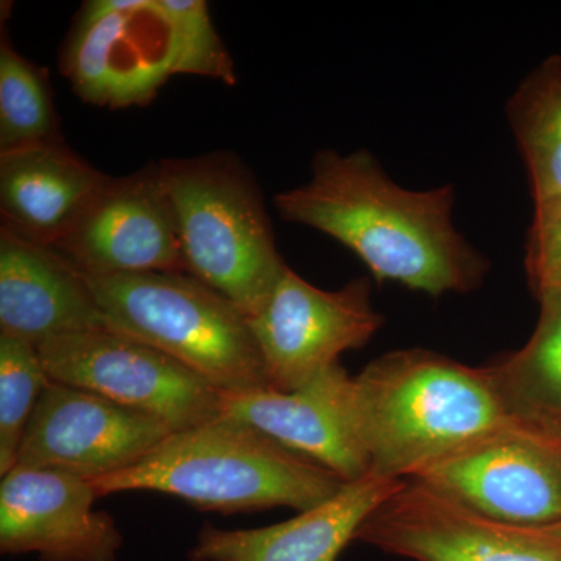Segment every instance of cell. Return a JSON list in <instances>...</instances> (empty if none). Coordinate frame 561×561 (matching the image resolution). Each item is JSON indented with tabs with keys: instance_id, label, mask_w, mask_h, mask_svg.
Listing matches in <instances>:
<instances>
[{
	"instance_id": "obj_5",
	"label": "cell",
	"mask_w": 561,
	"mask_h": 561,
	"mask_svg": "<svg viewBox=\"0 0 561 561\" xmlns=\"http://www.w3.org/2000/svg\"><path fill=\"white\" fill-rule=\"evenodd\" d=\"M88 279L110 330L162 351L221 393L271 387L249 317L201 280L187 273Z\"/></svg>"
},
{
	"instance_id": "obj_22",
	"label": "cell",
	"mask_w": 561,
	"mask_h": 561,
	"mask_svg": "<svg viewBox=\"0 0 561 561\" xmlns=\"http://www.w3.org/2000/svg\"><path fill=\"white\" fill-rule=\"evenodd\" d=\"M171 41L172 72L236 83L234 62L225 49L203 0H154Z\"/></svg>"
},
{
	"instance_id": "obj_15",
	"label": "cell",
	"mask_w": 561,
	"mask_h": 561,
	"mask_svg": "<svg viewBox=\"0 0 561 561\" xmlns=\"http://www.w3.org/2000/svg\"><path fill=\"white\" fill-rule=\"evenodd\" d=\"M105 327L90 279L54 247L0 230V334L43 343Z\"/></svg>"
},
{
	"instance_id": "obj_2",
	"label": "cell",
	"mask_w": 561,
	"mask_h": 561,
	"mask_svg": "<svg viewBox=\"0 0 561 561\" xmlns=\"http://www.w3.org/2000/svg\"><path fill=\"white\" fill-rule=\"evenodd\" d=\"M370 472L412 481L472 442L516 424L489 368L427 350L393 351L354 378Z\"/></svg>"
},
{
	"instance_id": "obj_10",
	"label": "cell",
	"mask_w": 561,
	"mask_h": 561,
	"mask_svg": "<svg viewBox=\"0 0 561 561\" xmlns=\"http://www.w3.org/2000/svg\"><path fill=\"white\" fill-rule=\"evenodd\" d=\"M62 72L84 102L144 106L172 72L171 41L154 0H91L70 32Z\"/></svg>"
},
{
	"instance_id": "obj_14",
	"label": "cell",
	"mask_w": 561,
	"mask_h": 561,
	"mask_svg": "<svg viewBox=\"0 0 561 561\" xmlns=\"http://www.w3.org/2000/svg\"><path fill=\"white\" fill-rule=\"evenodd\" d=\"M91 481L16 467L0 483V551L38 553L41 561H116L122 534L94 511Z\"/></svg>"
},
{
	"instance_id": "obj_8",
	"label": "cell",
	"mask_w": 561,
	"mask_h": 561,
	"mask_svg": "<svg viewBox=\"0 0 561 561\" xmlns=\"http://www.w3.org/2000/svg\"><path fill=\"white\" fill-rule=\"evenodd\" d=\"M412 481L491 522H561V445L518 424L472 442Z\"/></svg>"
},
{
	"instance_id": "obj_12",
	"label": "cell",
	"mask_w": 561,
	"mask_h": 561,
	"mask_svg": "<svg viewBox=\"0 0 561 561\" xmlns=\"http://www.w3.org/2000/svg\"><path fill=\"white\" fill-rule=\"evenodd\" d=\"M55 249L88 276L186 273L175 214L158 164L110 179Z\"/></svg>"
},
{
	"instance_id": "obj_1",
	"label": "cell",
	"mask_w": 561,
	"mask_h": 561,
	"mask_svg": "<svg viewBox=\"0 0 561 561\" xmlns=\"http://www.w3.org/2000/svg\"><path fill=\"white\" fill-rule=\"evenodd\" d=\"M454 205L453 184L405 190L367 150L319 151L311 179L275 197L280 219L341 242L378 283L430 297L470 294L489 272V261L454 225Z\"/></svg>"
},
{
	"instance_id": "obj_13",
	"label": "cell",
	"mask_w": 561,
	"mask_h": 561,
	"mask_svg": "<svg viewBox=\"0 0 561 561\" xmlns=\"http://www.w3.org/2000/svg\"><path fill=\"white\" fill-rule=\"evenodd\" d=\"M220 412L316 461L343 482L359 481L370 472L354 378L339 362L297 390L265 387L221 393Z\"/></svg>"
},
{
	"instance_id": "obj_6",
	"label": "cell",
	"mask_w": 561,
	"mask_h": 561,
	"mask_svg": "<svg viewBox=\"0 0 561 561\" xmlns=\"http://www.w3.org/2000/svg\"><path fill=\"white\" fill-rule=\"evenodd\" d=\"M38 351L51 381L146 413L173 432L221 416L220 390L162 351L110 328L55 339Z\"/></svg>"
},
{
	"instance_id": "obj_17",
	"label": "cell",
	"mask_w": 561,
	"mask_h": 561,
	"mask_svg": "<svg viewBox=\"0 0 561 561\" xmlns=\"http://www.w3.org/2000/svg\"><path fill=\"white\" fill-rule=\"evenodd\" d=\"M108 181L62 139L0 153L2 227L55 249Z\"/></svg>"
},
{
	"instance_id": "obj_9",
	"label": "cell",
	"mask_w": 561,
	"mask_h": 561,
	"mask_svg": "<svg viewBox=\"0 0 561 561\" xmlns=\"http://www.w3.org/2000/svg\"><path fill=\"white\" fill-rule=\"evenodd\" d=\"M356 540L413 561H561V522H491L415 481L373 512Z\"/></svg>"
},
{
	"instance_id": "obj_4",
	"label": "cell",
	"mask_w": 561,
	"mask_h": 561,
	"mask_svg": "<svg viewBox=\"0 0 561 561\" xmlns=\"http://www.w3.org/2000/svg\"><path fill=\"white\" fill-rule=\"evenodd\" d=\"M186 273L256 316L286 271L256 180L230 153L158 162Z\"/></svg>"
},
{
	"instance_id": "obj_3",
	"label": "cell",
	"mask_w": 561,
	"mask_h": 561,
	"mask_svg": "<svg viewBox=\"0 0 561 561\" xmlns=\"http://www.w3.org/2000/svg\"><path fill=\"white\" fill-rule=\"evenodd\" d=\"M91 483L99 496L157 491L225 513L311 511L346 485L316 461L228 416L172 432L146 459Z\"/></svg>"
},
{
	"instance_id": "obj_7",
	"label": "cell",
	"mask_w": 561,
	"mask_h": 561,
	"mask_svg": "<svg viewBox=\"0 0 561 561\" xmlns=\"http://www.w3.org/2000/svg\"><path fill=\"white\" fill-rule=\"evenodd\" d=\"M370 294L365 278L323 290L287 267L249 319L272 389H300L345 351L367 345L383 323Z\"/></svg>"
},
{
	"instance_id": "obj_23",
	"label": "cell",
	"mask_w": 561,
	"mask_h": 561,
	"mask_svg": "<svg viewBox=\"0 0 561 561\" xmlns=\"http://www.w3.org/2000/svg\"><path fill=\"white\" fill-rule=\"evenodd\" d=\"M524 265L535 297L561 291V201L535 206Z\"/></svg>"
},
{
	"instance_id": "obj_20",
	"label": "cell",
	"mask_w": 561,
	"mask_h": 561,
	"mask_svg": "<svg viewBox=\"0 0 561 561\" xmlns=\"http://www.w3.org/2000/svg\"><path fill=\"white\" fill-rule=\"evenodd\" d=\"M60 139L57 113L43 70L18 54L3 31L0 44V153Z\"/></svg>"
},
{
	"instance_id": "obj_16",
	"label": "cell",
	"mask_w": 561,
	"mask_h": 561,
	"mask_svg": "<svg viewBox=\"0 0 561 561\" xmlns=\"http://www.w3.org/2000/svg\"><path fill=\"white\" fill-rule=\"evenodd\" d=\"M408 481L367 476L346 483L332 500L261 529L224 530L206 524L191 561H337L368 516Z\"/></svg>"
},
{
	"instance_id": "obj_18",
	"label": "cell",
	"mask_w": 561,
	"mask_h": 561,
	"mask_svg": "<svg viewBox=\"0 0 561 561\" xmlns=\"http://www.w3.org/2000/svg\"><path fill=\"white\" fill-rule=\"evenodd\" d=\"M537 300L540 316L529 341L486 368L512 420L561 445V291Z\"/></svg>"
},
{
	"instance_id": "obj_21",
	"label": "cell",
	"mask_w": 561,
	"mask_h": 561,
	"mask_svg": "<svg viewBox=\"0 0 561 561\" xmlns=\"http://www.w3.org/2000/svg\"><path fill=\"white\" fill-rule=\"evenodd\" d=\"M50 378L32 343L0 334V474L18 465L22 440Z\"/></svg>"
},
{
	"instance_id": "obj_11",
	"label": "cell",
	"mask_w": 561,
	"mask_h": 561,
	"mask_svg": "<svg viewBox=\"0 0 561 561\" xmlns=\"http://www.w3.org/2000/svg\"><path fill=\"white\" fill-rule=\"evenodd\" d=\"M172 432L153 416L50 379L25 431L16 467L95 481L146 459Z\"/></svg>"
},
{
	"instance_id": "obj_19",
	"label": "cell",
	"mask_w": 561,
	"mask_h": 561,
	"mask_svg": "<svg viewBox=\"0 0 561 561\" xmlns=\"http://www.w3.org/2000/svg\"><path fill=\"white\" fill-rule=\"evenodd\" d=\"M535 206L561 201V55L542 60L507 102Z\"/></svg>"
}]
</instances>
